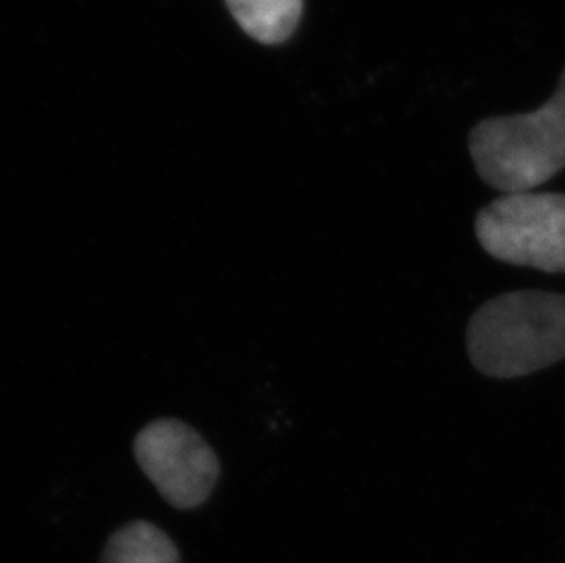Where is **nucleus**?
Segmentation results:
<instances>
[{
	"label": "nucleus",
	"mask_w": 565,
	"mask_h": 563,
	"mask_svg": "<svg viewBox=\"0 0 565 563\" xmlns=\"http://www.w3.org/2000/svg\"><path fill=\"white\" fill-rule=\"evenodd\" d=\"M134 456L161 498L180 510L207 501L220 478L213 448L178 419L152 421L134 439Z\"/></svg>",
	"instance_id": "nucleus-4"
},
{
	"label": "nucleus",
	"mask_w": 565,
	"mask_h": 563,
	"mask_svg": "<svg viewBox=\"0 0 565 563\" xmlns=\"http://www.w3.org/2000/svg\"><path fill=\"white\" fill-rule=\"evenodd\" d=\"M102 563H180V553L154 523L136 520L108 538Z\"/></svg>",
	"instance_id": "nucleus-6"
},
{
	"label": "nucleus",
	"mask_w": 565,
	"mask_h": 563,
	"mask_svg": "<svg viewBox=\"0 0 565 563\" xmlns=\"http://www.w3.org/2000/svg\"><path fill=\"white\" fill-rule=\"evenodd\" d=\"M467 351L487 378L516 379L565 359V295L512 291L483 304L467 328Z\"/></svg>",
	"instance_id": "nucleus-1"
},
{
	"label": "nucleus",
	"mask_w": 565,
	"mask_h": 563,
	"mask_svg": "<svg viewBox=\"0 0 565 563\" xmlns=\"http://www.w3.org/2000/svg\"><path fill=\"white\" fill-rule=\"evenodd\" d=\"M469 149L481 180L505 194L533 191L558 174L565 169V70L544 107L478 123Z\"/></svg>",
	"instance_id": "nucleus-2"
},
{
	"label": "nucleus",
	"mask_w": 565,
	"mask_h": 563,
	"mask_svg": "<svg viewBox=\"0 0 565 563\" xmlns=\"http://www.w3.org/2000/svg\"><path fill=\"white\" fill-rule=\"evenodd\" d=\"M225 4L249 38L273 46L294 35L305 0H225Z\"/></svg>",
	"instance_id": "nucleus-5"
},
{
	"label": "nucleus",
	"mask_w": 565,
	"mask_h": 563,
	"mask_svg": "<svg viewBox=\"0 0 565 563\" xmlns=\"http://www.w3.org/2000/svg\"><path fill=\"white\" fill-rule=\"evenodd\" d=\"M476 236L497 261L565 273V194L512 192L481 209Z\"/></svg>",
	"instance_id": "nucleus-3"
}]
</instances>
